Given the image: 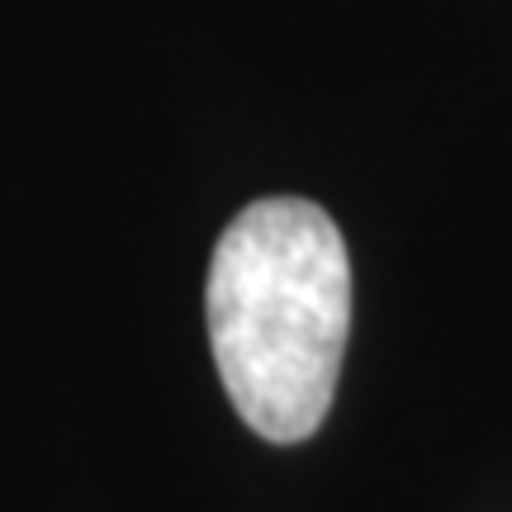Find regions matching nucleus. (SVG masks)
Listing matches in <instances>:
<instances>
[{
    "instance_id": "f257e3e1",
    "label": "nucleus",
    "mask_w": 512,
    "mask_h": 512,
    "mask_svg": "<svg viewBox=\"0 0 512 512\" xmlns=\"http://www.w3.org/2000/svg\"><path fill=\"white\" fill-rule=\"evenodd\" d=\"M204 323L238 418L275 446L309 441L332 408L351 332V261L313 200L271 195L223 228Z\"/></svg>"
}]
</instances>
